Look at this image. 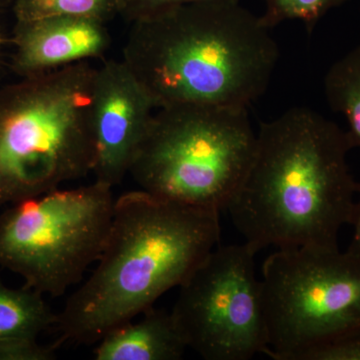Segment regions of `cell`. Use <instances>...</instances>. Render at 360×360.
Listing matches in <instances>:
<instances>
[{"instance_id":"6da1fadb","label":"cell","mask_w":360,"mask_h":360,"mask_svg":"<svg viewBox=\"0 0 360 360\" xmlns=\"http://www.w3.org/2000/svg\"><path fill=\"white\" fill-rule=\"evenodd\" d=\"M255 158L226 212L257 252L278 248H340L359 182L349 167L347 131L307 108L260 124Z\"/></svg>"},{"instance_id":"7a4b0ae2","label":"cell","mask_w":360,"mask_h":360,"mask_svg":"<svg viewBox=\"0 0 360 360\" xmlns=\"http://www.w3.org/2000/svg\"><path fill=\"white\" fill-rule=\"evenodd\" d=\"M219 239V213L141 189L123 194L115 200L96 269L58 314L63 340L94 345L153 309L188 278Z\"/></svg>"},{"instance_id":"3957f363","label":"cell","mask_w":360,"mask_h":360,"mask_svg":"<svg viewBox=\"0 0 360 360\" xmlns=\"http://www.w3.org/2000/svg\"><path fill=\"white\" fill-rule=\"evenodd\" d=\"M278 59L270 28L240 4L174 6L132 21L125 63L156 108L181 103L248 108Z\"/></svg>"},{"instance_id":"277c9868","label":"cell","mask_w":360,"mask_h":360,"mask_svg":"<svg viewBox=\"0 0 360 360\" xmlns=\"http://www.w3.org/2000/svg\"><path fill=\"white\" fill-rule=\"evenodd\" d=\"M87 60L32 75L0 99V205L56 191L94 170V87Z\"/></svg>"},{"instance_id":"5b68a950","label":"cell","mask_w":360,"mask_h":360,"mask_svg":"<svg viewBox=\"0 0 360 360\" xmlns=\"http://www.w3.org/2000/svg\"><path fill=\"white\" fill-rule=\"evenodd\" d=\"M158 110L129 174L158 198L226 212L257 150L248 108L181 103Z\"/></svg>"},{"instance_id":"8992f818","label":"cell","mask_w":360,"mask_h":360,"mask_svg":"<svg viewBox=\"0 0 360 360\" xmlns=\"http://www.w3.org/2000/svg\"><path fill=\"white\" fill-rule=\"evenodd\" d=\"M115 200L112 186L96 180L13 203L0 214V266L22 277L26 288L65 295L101 257Z\"/></svg>"},{"instance_id":"52a82bcc","label":"cell","mask_w":360,"mask_h":360,"mask_svg":"<svg viewBox=\"0 0 360 360\" xmlns=\"http://www.w3.org/2000/svg\"><path fill=\"white\" fill-rule=\"evenodd\" d=\"M266 354L300 360L360 328V257L340 248H278L262 266Z\"/></svg>"},{"instance_id":"ba28073f","label":"cell","mask_w":360,"mask_h":360,"mask_svg":"<svg viewBox=\"0 0 360 360\" xmlns=\"http://www.w3.org/2000/svg\"><path fill=\"white\" fill-rule=\"evenodd\" d=\"M257 251L214 248L179 286L172 314L187 347L206 360H248L269 348Z\"/></svg>"},{"instance_id":"9c48e42d","label":"cell","mask_w":360,"mask_h":360,"mask_svg":"<svg viewBox=\"0 0 360 360\" xmlns=\"http://www.w3.org/2000/svg\"><path fill=\"white\" fill-rule=\"evenodd\" d=\"M148 91L123 61L97 68L94 87L96 180L113 186L129 174L155 110Z\"/></svg>"},{"instance_id":"30bf717a","label":"cell","mask_w":360,"mask_h":360,"mask_svg":"<svg viewBox=\"0 0 360 360\" xmlns=\"http://www.w3.org/2000/svg\"><path fill=\"white\" fill-rule=\"evenodd\" d=\"M103 21L78 16L20 20L16 66L30 75L99 58L110 37Z\"/></svg>"},{"instance_id":"8fae6325","label":"cell","mask_w":360,"mask_h":360,"mask_svg":"<svg viewBox=\"0 0 360 360\" xmlns=\"http://www.w3.org/2000/svg\"><path fill=\"white\" fill-rule=\"evenodd\" d=\"M96 360H179L188 347L172 312L150 309L111 329L98 341Z\"/></svg>"},{"instance_id":"7c38bea8","label":"cell","mask_w":360,"mask_h":360,"mask_svg":"<svg viewBox=\"0 0 360 360\" xmlns=\"http://www.w3.org/2000/svg\"><path fill=\"white\" fill-rule=\"evenodd\" d=\"M58 323L44 295L30 288L13 290L0 281V338L25 335L39 338Z\"/></svg>"},{"instance_id":"4fadbf2b","label":"cell","mask_w":360,"mask_h":360,"mask_svg":"<svg viewBox=\"0 0 360 360\" xmlns=\"http://www.w3.org/2000/svg\"><path fill=\"white\" fill-rule=\"evenodd\" d=\"M324 91L330 108L347 120L354 148L360 149V45L329 68Z\"/></svg>"},{"instance_id":"5bb4252c","label":"cell","mask_w":360,"mask_h":360,"mask_svg":"<svg viewBox=\"0 0 360 360\" xmlns=\"http://www.w3.org/2000/svg\"><path fill=\"white\" fill-rule=\"evenodd\" d=\"M127 0H18L15 11L20 20L49 16H78L105 21L122 14Z\"/></svg>"},{"instance_id":"9a60e30c","label":"cell","mask_w":360,"mask_h":360,"mask_svg":"<svg viewBox=\"0 0 360 360\" xmlns=\"http://www.w3.org/2000/svg\"><path fill=\"white\" fill-rule=\"evenodd\" d=\"M265 11L262 22L271 30L288 20L302 21L309 32L329 11L342 6L348 0H264Z\"/></svg>"},{"instance_id":"2e32d148","label":"cell","mask_w":360,"mask_h":360,"mask_svg":"<svg viewBox=\"0 0 360 360\" xmlns=\"http://www.w3.org/2000/svg\"><path fill=\"white\" fill-rule=\"evenodd\" d=\"M56 345H41L37 338L9 335L0 338V360H54Z\"/></svg>"},{"instance_id":"e0dca14e","label":"cell","mask_w":360,"mask_h":360,"mask_svg":"<svg viewBox=\"0 0 360 360\" xmlns=\"http://www.w3.org/2000/svg\"><path fill=\"white\" fill-rule=\"evenodd\" d=\"M300 360H360V328L311 348Z\"/></svg>"},{"instance_id":"ac0fdd59","label":"cell","mask_w":360,"mask_h":360,"mask_svg":"<svg viewBox=\"0 0 360 360\" xmlns=\"http://www.w3.org/2000/svg\"><path fill=\"white\" fill-rule=\"evenodd\" d=\"M202 2L240 4V0H127V6L122 15L134 21L137 18L172 8V7L189 4H202Z\"/></svg>"},{"instance_id":"d6986e66","label":"cell","mask_w":360,"mask_h":360,"mask_svg":"<svg viewBox=\"0 0 360 360\" xmlns=\"http://www.w3.org/2000/svg\"><path fill=\"white\" fill-rule=\"evenodd\" d=\"M350 225L354 227V232H352V241L347 251L360 257V184Z\"/></svg>"}]
</instances>
